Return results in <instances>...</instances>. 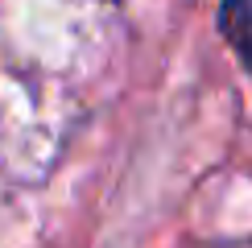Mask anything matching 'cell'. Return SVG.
<instances>
[{
  "mask_svg": "<svg viewBox=\"0 0 252 248\" xmlns=\"http://www.w3.org/2000/svg\"><path fill=\"white\" fill-rule=\"evenodd\" d=\"M219 29H223V37L232 41V50L240 54V62L252 75V0H223Z\"/></svg>",
  "mask_w": 252,
  "mask_h": 248,
  "instance_id": "obj_1",
  "label": "cell"
}]
</instances>
